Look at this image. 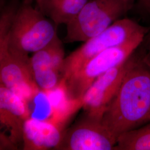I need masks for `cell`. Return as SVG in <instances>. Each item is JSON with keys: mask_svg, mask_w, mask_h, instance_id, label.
<instances>
[{"mask_svg": "<svg viewBox=\"0 0 150 150\" xmlns=\"http://www.w3.org/2000/svg\"><path fill=\"white\" fill-rule=\"evenodd\" d=\"M88 0H37L38 8L57 27L67 25L79 13Z\"/></svg>", "mask_w": 150, "mask_h": 150, "instance_id": "7c38bea8", "label": "cell"}, {"mask_svg": "<svg viewBox=\"0 0 150 150\" xmlns=\"http://www.w3.org/2000/svg\"><path fill=\"white\" fill-rule=\"evenodd\" d=\"M146 35H140L126 43L107 49L93 57L69 77L60 86L70 100H81L94 81L107 71L122 63L144 42Z\"/></svg>", "mask_w": 150, "mask_h": 150, "instance_id": "3957f363", "label": "cell"}, {"mask_svg": "<svg viewBox=\"0 0 150 150\" xmlns=\"http://www.w3.org/2000/svg\"><path fill=\"white\" fill-rule=\"evenodd\" d=\"M31 117L28 102L2 84H0V122L10 132L16 144L22 141L25 121Z\"/></svg>", "mask_w": 150, "mask_h": 150, "instance_id": "30bf717a", "label": "cell"}, {"mask_svg": "<svg viewBox=\"0 0 150 150\" xmlns=\"http://www.w3.org/2000/svg\"><path fill=\"white\" fill-rule=\"evenodd\" d=\"M127 1H129V2H132V3H133L134 4V2L135 1H136V0H127ZM139 1V0H138Z\"/></svg>", "mask_w": 150, "mask_h": 150, "instance_id": "ac0fdd59", "label": "cell"}, {"mask_svg": "<svg viewBox=\"0 0 150 150\" xmlns=\"http://www.w3.org/2000/svg\"><path fill=\"white\" fill-rule=\"evenodd\" d=\"M11 18H0V81L1 83L23 98L27 102L34 99L41 90L32 76L30 59H23L12 54L8 47V35Z\"/></svg>", "mask_w": 150, "mask_h": 150, "instance_id": "8992f818", "label": "cell"}, {"mask_svg": "<svg viewBox=\"0 0 150 150\" xmlns=\"http://www.w3.org/2000/svg\"><path fill=\"white\" fill-rule=\"evenodd\" d=\"M117 138L103 125L102 120L85 115L64 132L56 150H111Z\"/></svg>", "mask_w": 150, "mask_h": 150, "instance_id": "ba28073f", "label": "cell"}, {"mask_svg": "<svg viewBox=\"0 0 150 150\" xmlns=\"http://www.w3.org/2000/svg\"><path fill=\"white\" fill-rule=\"evenodd\" d=\"M139 2L144 10L150 13V0H139Z\"/></svg>", "mask_w": 150, "mask_h": 150, "instance_id": "2e32d148", "label": "cell"}, {"mask_svg": "<svg viewBox=\"0 0 150 150\" xmlns=\"http://www.w3.org/2000/svg\"><path fill=\"white\" fill-rule=\"evenodd\" d=\"M142 62L150 71V50H147L145 54L142 55Z\"/></svg>", "mask_w": 150, "mask_h": 150, "instance_id": "9a60e30c", "label": "cell"}, {"mask_svg": "<svg viewBox=\"0 0 150 150\" xmlns=\"http://www.w3.org/2000/svg\"><path fill=\"white\" fill-rule=\"evenodd\" d=\"M144 41H146V46L147 50H150V27H149V31L145 37Z\"/></svg>", "mask_w": 150, "mask_h": 150, "instance_id": "e0dca14e", "label": "cell"}, {"mask_svg": "<svg viewBox=\"0 0 150 150\" xmlns=\"http://www.w3.org/2000/svg\"><path fill=\"white\" fill-rule=\"evenodd\" d=\"M114 150H150V121L120 134Z\"/></svg>", "mask_w": 150, "mask_h": 150, "instance_id": "4fadbf2b", "label": "cell"}, {"mask_svg": "<svg viewBox=\"0 0 150 150\" xmlns=\"http://www.w3.org/2000/svg\"><path fill=\"white\" fill-rule=\"evenodd\" d=\"M149 27L129 18H120L104 31L85 42L64 58L62 81L66 79L87 62L107 49L126 43L140 35H147Z\"/></svg>", "mask_w": 150, "mask_h": 150, "instance_id": "277c9868", "label": "cell"}, {"mask_svg": "<svg viewBox=\"0 0 150 150\" xmlns=\"http://www.w3.org/2000/svg\"><path fill=\"white\" fill-rule=\"evenodd\" d=\"M56 28L38 7L24 3L13 16L8 35V49L17 56L29 59V53L43 48L54 40L57 35Z\"/></svg>", "mask_w": 150, "mask_h": 150, "instance_id": "7a4b0ae2", "label": "cell"}, {"mask_svg": "<svg viewBox=\"0 0 150 150\" xmlns=\"http://www.w3.org/2000/svg\"><path fill=\"white\" fill-rule=\"evenodd\" d=\"M150 117V71L141 59L125 76L103 115L102 122L117 139L149 122Z\"/></svg>", "mask_w": 150, "mask_h": 150, "instance_id": "6da1fadb", "label": "cell"}, {"mask_svg": "<svg viewBox=\"0 0 150 150\" xmlns=\"http://www.w3.org/2000/svg\"><path fill=\"white\" fill-rule=\"evenodd\" d=\"M16 144L3 132L0 133V150H17Z\"/></svg>", "mask_w": 150, "mask_h": 150, "instance_id": "5bb4252c", "label": "cell"}, {"mask_svg": "<svg viewBox=\"0 0 150 150\" xmlns=\"http://www.w3.org/2000/svg\"><path fill=\"white\" fill-rule=\"evenodd\" d=\"M64 58L62 43L57 35L30 57L32 76L41 91L45 93L52 92L60 86Z\"/></svg>", "mask_w": 150, "mask_h": 150, "instance_id": "9c48e42d", "label": "cell"}, {"mask_svg": "<svg viewBox=\"0 0 150 150\" xmlns=\"http://www.w3.org/2000/svg\"><path fill=\"white\" fill-rule=\"evenodd\" d=\"M34 1H35V2H36V1H37V0H34Z\"/></svg>", "mask_w": 150, "mask_h": 150, "instance_id": "d6986e66", "label": "cell"}, {"mask_svg": "<svg viewBox=\"0 0 150 150\" xmlns=\"http://www.w3.org/2000/svg\"><path fill=\"white\" fill-rule=\"evenodd\" d=\"M61 128L49 120L28 118L23 124V150H55L64 134Z\"/></svg>", "mask_w": 150, "mask_h": 150, "instance_id": "8fae6325", "label": "cell"}, {"mask_svg": "<svg viewBox=\"0 0 150 150\" xmlns=\"http://www.w3.org/2000/svg\"><path fill=\"white\" fill-rule=\"evenodd\" d=\"M136 51L122 63L99 76L91 85L82 98L85 113L102 120L104 113L117 93L125 76L141 59L142 55Z\"/></svg>", "mask_w": 150, "mask_h": 150, "instance_id": "52a82bcc", "label": "cell"}, {"mask_svg": "<svg viewBox=\"0 0 150 150\" xmlns=\"http://www.w3.org/2000/svg\"><path fill=\"white\" fill-rule=\"evenodd\" d=\"M132 5L127 0H88L75 18L66 25L64 42H86L120 19Z\"/></svg>", "mask_w": 150, "mask_h": 150, "instance_id": "5b68a950", "label": "cell"}, {"mask_svg": "<svg viewBox=\"0 0 150 150\" xmlns=\"http://www.w3.org/2000/svg\"><path fill=\"white\" fill-rule=\"evenodd\" d=\"M150 121H149V122H150Z\"/></svg>", "mask_w": 150, "mask_h": 150, "instance_id": "ffe728a7", "label": "cell"}]
</instances>
